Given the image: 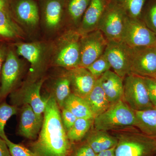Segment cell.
<instances>
[{"label":"cell","instance_id":"30","mask_svg":"<svg viewBox=\"0 0 156 156\" xmlns=\"http://www.w3.org/2000/svg\"><path fill=\"white\" fill-rule=\"evenodd\" d=\"M18 111L17 106L9 105L6 102L0 104V137L4 139L7 137L5 133V126L8 120Z\"/></svg>","mask_w":156,"mask_h":156},{"label":"cell","instance_id":"19","mask_svg":"<svg viewBox=\"0 0 156 156\" xmlns=\"http://www.w3.org/2000/svg\"><path fill=\"white\" fill-rule=\"evenodd\" d=\"M42 126V123L38 120L30 105H23L20 114L19 134L27 139H36Z\"/></svg>","mask_w":156,"mask_h":156},{"label":"cell","instance_id":"6","mask_svg":"<svg viewBox=\"0 0 156 156\" xmlns=\"http://www.w3.org/2000/svg\"><path fill=\"white\" fill-rule=\"evenodd\" d=\"M127 17L118 4L113 0H108L98 29L103 33L108 41H121Z\"/></svg>","mask_w":156,"mask_h":156},{"label":"cell","instance_id":"27","mask_svg":"<svg viewBox=\"0 0 156 156\" xmlns=\"http://www.w3.org/2000/svg\"><path fill=\"white\" fill-rule=\"evenodd\" d=\"M94 119H77L67 132L68 138L70 142L80 141L86 135L93 122Z\"/></svg>","mask_w":156,"mask_h":156},{"label":"cell","instance_id":"15","mask_svg":"<svg viewBox=\"0 0 156 156\" xmlns=\"http://www.w3.org/2000/svg\"><path fill=\"white\" fill-rule=\"evenodd\" d=\"M67 74L73 93L83 98L92 91L97 80L85 67H79L69 70Z\"/></svg>","mask_w":156,"mask_h":156},{"label":"cell","instance_id":"10","mask_svg":"<svg viewBox=\"0 0 156 156\" xmlns=\"http://www.w3.org/2000/svg\"><path fill=\"white\" fill-rule=\"evenodd\" d=\"M131 48V74L156 79V48L154 46Z\"/></svg>","mask_w":156,"mask_h":156},{"label":"cell","instance_id":"39","mask_svg":"<svg viewBox=\"0 0 156 156\" xmlns=\"http://www.w3.org/2000/svg\"><path fill=\"white\" fill-rule=\"evenodd\" d=\"M115 147L116 146L114 147L109 149L103 151L98 154L97 156H115Z\"/></svg>","mask_w":156,"mask_h":156},{"label":"cell","instance_id":"23","mask_svg":"<svg viewBox=\"0 0 156 156\" xmlns=\"http://www.w3.org/2000/svg\"><path fill=\"white\" fill-rule=\"evenodd\" d=\"M118 139L106 131L95 130L88 136L87 143L98 154L103 151L116 146Z\"/></svg>","mask_w":156,"mask_h":156},{"label":"cell","instance_id":"28","mask_svg":"<svg viewBox=\"0 0 156 156\" xmlns=\"http://www.w3.org/2000/svg\"><path fill=\"white\" fill-rule=\"evenodd\" d=\"M123 9L128 17L140 19L147 0H113Z\"/></svg>","mask_w":156,"mask_h":156},{"label":"cell","instance_id":"37","mask_svg":"<svg viewBox=\"0 0 156 156\" xmlns=\"http://www.w3.org/2000/svg\"><path fill=\"white\" fill-rule=\"evenodd\" d=\"M0 156H11L9 147L5 140L0 137Z\"/></svg>","mask_w":156,"mask_h":156},{"label":"cell","instance_id":"3","mask_svg":"<svg viewBox=\"0 0 156 156\" xmlns=\"http://www.w3.org/2000/svg\"><path fill=\"white\" fill-rule=\"evenodd\" d=\"M93 122L95 130L98 131H107L135 126V112L124 101L120 100L95 117Z\"/></svg>","mask_w":156,"mask_h":156},{"label":"cell","instance_id":"35","mask_svg":"<svg viewBox=\"0 0 156 156\" xmlns=\"http://www.w3.org/2000/svg\"><path fill=\"white\" fill-rule=\"evenodd\" d=\"M69 156H97V154L86 143L76 149Z\"/></svg>","mask_w":156,"mask_h":156},{"label":"cell","instance_id":"11","mask_svg":"<svg viewBox=\"0 0 156 156\" xmlns=\"http://www.w3.org/2000/svg\"><path fill=\"white\" fill-rule=\"evenodd\" d=\"M104 55L114 72L123 80L131 74V48L122 41H108Z\"/></svg>","mask_w":156,"mask_h":156},{"label":"cell","instance_id":"1","mask_svg":"<svg viewBox=\"0 0 156 156\" xmlns=\"http://www.w3.org/2000/svg\"><path fill=\"white\" fill-rule=\"evenodd\" d=\"M62 123L59 106L53 95L48 98L43 123L32 151L39 156H69L70 141Z\"/></svg>","mask_w":156,"mask_h":156},{"label":"cell","instance_id":"34","mask_svg":"<svg viewBox=\"0 0 156 156\" xmlns=\"http://www.w3.org/2000/svg\"><path fill=\"white\" fill-rule=\"evenodd\" d=\"M61 117L63 126L67 131L72 127L77 119L71 112L64 108L62 110Z\"/></svg>","mask_w":156,"mask_h":156},{"label":"cell","instance_id":"5","mask_svg":"<svg viewBox=\"0 0 156 156\" xmlns=\"http://www.w3.org/2000/svg\"><path fill=\"white\" fill-rule=\"evenodd\" d=\"M115 149V156H156V139L141 134L121 136Z\"/></svg>","mask_w":156,"mask_h":156},{"label":"cell","instance_id":"36","mask_svg":"<svg viewBox=\"0 0 156 156\" xmlns=\"http://www.w3.org/2000/svg\"><path fill=\"white\" fill-rule=\"evenodd\" d=\"M9 44L5 41H0V85H1V76L2 68L5 59Z\"/></svg>","mask_w":156,"mask_h":156},{"label":"cell","instance_id":"13","mask_svg":"<svg viewBox=\"0 0 156 156\" xmlns=\"http://www.w3.org/2000/svg\"><path fill=\"white\" fill-rule=\"evenodd\" d=\"M11 44L17 55L29 62L30 72L34 75L41 69L48 59L51 50L48 45L42 42H16Z\"/></svg>","mask_w":156,"mask_h":156},{"label":"cell","instance_id":"17","mask_svg":"<svg viewBox=\"0 0 156 156\" xmlns=\"http://www.w3.org/2000/svg\"><path fill=\"white\" fill-rule=\"evenodd\" d=\"M108 0H90L77 30L81 35L98 29L99 20L108 4Z\"/></svg>","mask_w":156,"mask_h":156},{"label":"cell","instance_id":"20","mask_svg":"<svg viewBox=\"0 0 156 156\" xmlns=\"http://www.w3.org/2000/svg\"><path fill=\"white\" fill-rule=\"evenodd\" d=\"M23 30L10 10L0 11V38L5 41H16L23 38Z\"/></svg>","mask_w":156,"mask_h":156},{"label":"cell","instance_id":"14","mask_svg":"<svg viewBox=\"0 0 156 156\" xmlns=\"http://www.w3.org/2000/svg\"><path fill=\"white\" fill-rule=\"evenodd\" d=\"M10 11L17 23L30 28L38 25L39 8L34 0H11Z\"/></svg>","mask_w":156,"mask_h":156},{"label":"cell","instance_id":"8","mask_svg":"<svg viewBox=\"0 0 156 156\" xmlns=\"http://www.w3.org/2000/svg\"><path fill=\"white\" fill-rule=\"evenodd\" d=\"M23 67V62L14 47L9 44L1 72L0 99H4L15 90L22 76Z\"/></svg>","mask_w":156,"mask_h":156},{"label":"cell","instance_id":"24","mask_svg":"<svg viewBox=\"0 0 156 156\" xmlns=\"http://www.w3.org/2000/svg\"><path fill=\"white\" fill-rule=\"evenodd\" d=\"M90 2V0H66L65 15L73 28L79 27Z\"/></svg>","mask_w":156,"mask_h":156},{"label":"cell","instance_id":"22","mask_svg":"<svg viewBox=\"0 0 156 156\" xmlns=\"http://www.w3.org/2000/svg\"><path fill=\"white\" fill-rule=\"evenodd\" d=\"M135 112V126L142 134L156 139V109Z\"/></svg>","mask_w":156,"mask_h":156},{"label":"cell","instance_id":"25","mask_svg":"<svg viewBox=\"0 0 156 156\" xmlns=\"http://www.w3.org/2000/svg\"><path fill=\"white\" fill-rule=\"evenodd\" d=\"M64 108L69 110L77 119H94V115L85 99L73 93H71L66 101Z\"/></svg>","mask_w":156,"mask_h":156},{"label":"cell","instance_id":"7","mask_svg":"<svg viewBox=\"0 0 156 156\" xmlns=\"http://www.w3.org/2000/svg\"><path fill=\"white\" fill-rule=\"evenodd\" d=\"M123 100L134 112L155 108L143 78L132 74L124 79Z\"/></svg>","mask_w":156,"mask_h":156},{"label":"cell","instance_id":"18","mask_svg":"<svg viewBox=\"0 0 156 156\" xmlns=\"http://www.w3.org/2000/svg\"><path fill=\"white\" fill-rule=\"evenodd\" d=\"M98 79L111 105L123 100L124 80L121 77L109 70Z\"/></svg>","mask_w":156,"mask_h":156},{"label":"cell","instance_id":"31","mask_svg":"<svg viewBox=\"0 0 156 156\" xmlns=\"http://www.w3.org/2000/svg\"><path fill=\"white\" fill-rule=\"evenodd\" d=\"M111 68L110 65L103 54L86 68L97 80L104 73L110 70Z\"/></svg>","mask_w":156,"mask_h":156},{"label":"cell","instance_id":"32","mask_svg":"<svg viewBox=\"0 0 156 156\" xmlns=\"http://www.w3.org/2000/svg\"><path fill=\"white\" fill-rule=\"evenodd\" d=\"M4 140L7 143L11 156H39L33 151L25 147L12 142L7 136Z\"/></svg>","mask_w":156,"mask_h":156},{"label":"cell","instance_id":"2","mask_svg":"<svg viewBox=\"0 0 156 156\" xmlns=\"http://www.w3.org/2000/svg\"><path fill=\"white\" fill-rule=\"evenodd\" d=\"M81 37L76 28L71 27L64 32L51 49L53 64L68 70L79 67Z\"/></svg>","mask_w":156,"mask_h":156},{"label":"cell","instance_id":"41","mask_svg":"<svg viewBox=\"0 0 156 156\" xmlns=\"http://www.w3.org/2000/svg\"><path fill=\"white\" fill-rule=\"evenodd\" d=\"M3 41V40H2V39L0 38V41Z\"/></svg>","mask_w":156,"mask_h":156},{"label":"cell","instance_id":"38","mask_svg":"<svg viewBox=\"0 0 156 156\" xmlns=\"http://www.w3.org/2000/svg\"><path fill=\"white\" fill-rule=\"evenodd\" d=\"M11 0H0V11L10 10Z\"/></svg>","mask_w":156,"mask_h":156},{"label":"cell","instance_id":"4","mask_svg":"<svg viewBox=\"0 0 156 156\" xmlns=\"http://www.w3.org/2000/svg\"><path fill=\"white\" fill-rule=\"evenodd\" d=\"M45 79L31 81L21 88L14 90L10 94L11 102L17 106L20 104H28L35 113L38 120L43 123V117L48 99H42L41 90Z\"/></svg>","mask_w":156,"mask_h":156},{"label":"cell","instance_id":"29","mask_svg":"<svg viewBox=\"0 0 156 156\" xmlns=\"http://www.w3.org/2000/svg\"><path fill=\"white\" fill-rule=\"evenodd\" d=\"M140 19L156 34V0H147L143 9Z\"/></svg>","mask_w":156,"mask_h":156},{"label":"cell","instance_id":"21","mask_svg":"<svg viewBox=\"0 0 156 156\" xmlns=\"http://www.w3.org/2000/svg\"><path fill=\"white\" fill-rule=\"evenodd\" d=\"M94 116V118L106 111L110 107L99 79L96 80L92 91L84 98Z\"/></svg>","mask_w":156,"mask_h":156},{"label":"cell","instance_id":"16","mask_svg":"<svg viewBox=\"0 0 156 156\" xmlns=\"http://www.w3.org/2000/svg\"><path fill=\"white\" fill-rule=\"evenodd\" d=\"M66 0H44L42 18L45 27L54 31L61 26L65 15Z\"/></svg>","mask_w":156,"mask_h":156},{"label":"cell","instance_id":"33","mask_svg":"<svg viewBox=\"0 0 156 156\" xmlns=\"http://www.w3.org/2000/svg\"><path fill=\"white\" fill-rule=\"evenodd\" d=\"M142 78L145 83L151 102L156 109V79Z\"/></svg>","mask_w":156,"mask_h":156},{"label":"cell","instance_id":"12","mask_svg":"<svg viewBox=\"0 0 156 156\" xmlns=\"http://www.w3.org/2000/svg\"><path fill=\"white\" fill-rule=\"evenodd\" d=\"M108 41L99 30L82 35L80 62L79 67L86 68L104 53Z\"/></svg>","mask_w":156,"mask_h":156},{"label":"cell","instance_id":"9","mask_svg":"<svg viewBox=\"0 0 156 156\" xmlns=\"http://www.w3.org/2000/svg\"><path fill=\"white\" fill-rule=\"evenodd\" d=\"M121 41L131 48L154 46L156 34L141 19L128 17Z\"/></svg>","mask_w":156,"mask_h":156},{"label":"cell","instance_id":"26","mask_svg":"<svg viewBox=\"0 0 156 156\" xmlns=\"http://www.w3.org/2000/svg\"><path fill=\"white\" fill-rule=\"evenodd\" d=\"M53 96L58 106L64 107L65 102L71 94L70 81L67 73L65 75L58 78L53 88Z\"/></svg>","mask_w":156,"mask_h":156},{"label":"cell","instance_id":"40","mask_svg":"<svg viewBox=\"0 0 156 156\" xmlns=\"http://www.w3.org/2000/svg\"><path fill=\"white\" fill-rule=\"evenodd\" d=\"M154 47H155V48H156V41Z\"/></svg>","mask_w":156,"mask_h":156}]
</instances>
